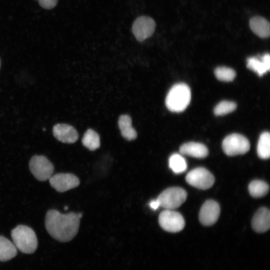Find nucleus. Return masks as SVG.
Returning <instances> with one entry per match:
<instances>
[{
  "instance_id": "obj_15",
  "label": "nucleus",
  "mask_w": 270,
  "mask_h": 270,
  "mask_svg": "<svg viewBox=\"0 0 270 270\" xmlns=\"http://www.w3.org/2000/svg\"><path fill=\"white\" fill-rule=\"evenodd\" d=\"M180 152L182 154L192 156L196 158H204L207 156L208 150L204 144L188 142L182 145Z\"/></svg>"
},
{
  "instance_id": "obj_8",
  "label": "nucleus",
  "mask_w": 270,
  "mask_h": 270,
  "mask_svg": "<svg viewBox=\"0 0 270 270\" xmlns=\"http://www.w3.org/2000/svg\"><path fill=\"white\" fill-rule=\"evenodd\" d=\"M186 182L190 186L201 190L211 188L214 182L212 174L204 168H197L188 173Z\"/></svg>"
},
{
  "instance_id": "obj_2",
  "label": "nucleus",
  "mask_w": 270,
  "mask_h": 270,
  "mask_svg": "<svg viewBox=\"0 0 270 270\" xmlns=\"http://www.w3.org/2000/svg\"><path fill=\"white\" fill-rule=\"evenodd\" d=\"M191 100L189 86L184 83L174 85L168 91L166 98V105L172 112H183L188 106Z\"/></svg>"
},
{
  "instance_id": "obj_1",
  "label": "nucleus",
  "mask_w": 270,
  "mask_h": 270,
  "mask_svg": "<svg viewBox=\"0 0 270 270\" xmlns=\"http://www.w3.org/2000/svg\"><path fill=\"white\" fill-rule=\"evenodd\" d=\"M80 222L78 214L70 212L62 214L56 210L48 211L45 226L48 233L60 242L71 240L77 234Z\"/></svg>"
},
{
  "instance_id": "obj_14",
  "label": "nucleus",
  "mask_w": 270,
  "mask_h": 270,
  "mask_svg": "<svg viewBox=\"0 0 270 270\" xmlns=\"http://www.w3.org/2000/svg\"><path fill=\"white\" fill-rule=\"evenodd\" d=\"M246 66L248 68L262 76L270 70V54H265L260 58L250 57L247 59Z\"/></svg>"
},
{
  "instance_id": "obj_24",
  "label": "nucleus",
  "mask_w": 270,
  "mask_h": 270,
  "mask_svg": "<svg viewBox=\"0 0 270 270\" xmlns=\"http://www.w3.org/2000/svg\"><path fill=\"white\" fill-rule=\"evenodd\" d=\"M236 104L232 101L224 100L218 103L214 108V114L216 116H224L236 110Z\"/></svg>"
},
{
  "instance_id": "obj_23",
  "label": "nucleus",
  "mask_w": 270,
  "mask_h": 270,
  "mask_svg": "<svg viewBox=\"0 0 270 270\" xmlns=\"http://www.w3.org/2000/svg\"><path fill=\"white\" fill-rule=\"evenodd\" d=\"M216 78L220 80L229 82L233 80L236 77L235 71L230 68L219 66L214 70Z\"/></svg>"
},
{
  "instance_id": "obj_27",
  "label": "nucleus",
  "mask_w": 270,
  "mask_h": 270,
  "mask_svg": "<svg viewBox=\"0 0 270 270\" xmlns=\"http://www.w3.org/2000/svg\"><path fill=\"white\" fill-rule=\"evenodd\" d=\"M64 210H68V207H67V206H65V207H64Z\"/></svg>"
},
{
  "instance_id": "obj_4",
  "label": "nucleus",
  "mask_w": 270,
  "mask_h": 270,
  "mask_svg": "<svg viewBox=\"0 0 270 270\" xmlns=\"http://www.w3.org/2000/svg\"><path fill=\"white\" fill-rule=\"evenodd\" d=\"M187 193L180 187L168 188L162 191L157 200L160 206L166 210H174L180 207L186 200Z\"/></svg>"
},
{
  "instance_id": "obj_18",
  "label": "nucleus",
  "mask_w": 270,
  "mask_h": 270,
  "mask_svg": "<svg viewBox=\"0 0 270 270\" xmlns=\"http://www.w3.org/2000/svg\"><path fill=\"white\" fill-rule=\"evenodd\" d=\"M17 254V248L12 242L0 236V262L9 260Z\"/></svg>"
},
{
  "instance_id": "obj_12",
  "label": "nucleus",
  "mask_w": 270,
  "mask_h": 270,
  "mask_svg": "<svg viewBox=\"0 0 270 270\" xmlns=\"http://www.w3.org/2000/svg\"><path fill=\"white\" fill-rule=\"evenodd\" d=\"M52 132L56 138L64 143H74L78 138L77 131L68 124H56L53 128Z\"/></svg>"
},
{
  "instance_id": "obj_10",
  "label": "nucleus",
  "mask_w": 270,
  "mask_h": 270,
  "mask_svg": "<svg viewBox=\"0 0 270 270\" xmlns=\"http://www.w3.org/2000/svg\"><path fill=\"white\" fill-rule=\"evenodd\" d=\"M50 186L60 192L78 186L80 184L78 178L72 174L59 173L52 175L48 180Z\"/></svg>"
},
{
  "instance_id": "obj_9",
  "label": "nucleus",
  "mask_w": 270,
  "mask_h": 270,
  "mask_svg": "<svg viewBox=\"0 0 270 270\" xmlns=\"http://www.w3.org/2000/svg\"><path fill=\"white\" fill-rule=\"evenodd\" d=\"M156 28L154 20L148 16H140L134 21L132 32L136 38L142 42L154 34Z\"/></svg>"
},
{
  "instance_id": "obj_16",
  "label": "nucleus",
  "mask_w": 270,
  "mask_h": 270,
  "mask_svg": "<svg viewBox=\"0 0 270 270\" xmlns=\"http://www.w3.org/2000/svg\"><path fill=\"white\" fill-rule=\"evenodd\" d=\"M250 27L252 32L261 38H267L270 36V26L269 22L265 18L256 16L250 20Z\"/></svg>"
},
{
  "instance_id": "obj_22",
  "label": "nucleus",
  "mask_w": 270,
  "mask_h": 270,
  "mask_svg": "<svg viewBox=\"0 0 270 270\" xmlns=\"http://www.w3.org/2000/svg\"><path fill=\"white\" fill-rule=\"evenodd\" d=\"M170 168L176 174H180L186 170L187 164L185 159L178 154H174L169 158Z\"/></svg>"
},
{
  "instance_id": "obj_13",
  "label": "nucleus",
  "mask_w": 270,
  "mask_h": 270,
  "mask_svg": "<svg viewBox=\"0 0 270 270\" xmlns=\"http://www.w3.org/2000/svg\"><path fill=\"white\" fill-rule=\"evenodd\" d=\"M254 231L262 233L266 232L270 226V212L268 208H261L254 215L252 222Z\"/></svg>"
},
{
  "instance_id": "obj_7",
  "label": "nucleus",
  "mask_w": 270,
  "mask_h": 270,
  "mask_svg": "<svg viewBox=\"0 0 270 270\" xmlns=\"http://www.w3.org/2000/svg\"><path fill=\"white\" fill-rule=\"evenodd\" d=\"M158 222L163 230L170 232H180L185 225L182 216L173 210L166 209L162 212L158 216Z\"/></svg>"
},
{
  "instance_id": "obj_26",
  "label": "nucleus",
  "mask_w": 270,
  "mask_h": 270,
  "mask_svg": "<svg viewBox=\"0 0 270 270\" xmlns=\"http://www.w3.org/2000/svg\"><path fill=\"white\" fill-rule=\"evenodd\" d=\"M150 208L154 210H156L159 206H160L159 202L157 199L152 200L150 202Z\"/></svg>"
},
{
  "instance_id": "obj_25",
  "label": "nucleus",
  "mask_w": 270,
  "mask_h": 270,
  "mask_svg": "<svg viewBox=\"0 0 270 270\" xmlns=\"http://www.w3.org/2000/svg\"><path fill=\"white\" fill-rule=\"evenodd\" d=\"M40 6L45 9H52L54 8L58 0H38Z\"/></svg>"
},
{
  "instance_id": "obj_17",
  "label": "nucleus",
  "mask_w": 270,
  "mask_h": 270,
  "mask_svg": "<svg viewBox=\"0 0 270 270\" xmlns=\"http://www.w3.org/2000/svg\"><path fill=\"white\" fill-rule=\"evenodd\" d=\"M118 126L122 136L128 140H134L137 133L132 126L131 118L126 114L120 116L118 121Z\"/></svg>"
},
{
  "instance_id": "obj_21",
  "label": "nucleus",
  "mask_w": 270,
  "mask_h": 270,
  "mask_svg": "<svg viewBox=\"0 0 270 270\" xmlns=\"http://www.w3.org/2000/svg\"><path fill=\"white\" fill-rule=\"evenodd\" d=\"M82 142L89 150H95L100 146V138L95 131L88 129L84 135Z\"/></svg>"
},
{
  "instance_id": "obj_6",
  "label": "nucleus",
  "mask_w": 270,
  "mask_h": 270,
  "mask_svg": "<svg viewBox=\"0 0 270 270\" xmlns=\"http://www.w3.org/2000/svg\"><path fill=\"white\" fill-rule=\"evenodd\" d=\"M29 168L34 178L40 181L49 180L53 175V164L44 156H34L29 162Z\"/></svg>"
},
{
  "instance_id": "obj_11",
  "label": "nucleus",
  "mask_w": 270,
  "mask_h": 270,
  "mask_svg": "<svg viewBox=\"0 0 270 270\" xmlns=\"http://www.w3.org/2000/svg\"><path fill=\"white\" fill-rule=\"evenodd\" d=\"M220 214L219 204L214 200H208L201 207L199 220L200 223L205 226H212L217 221Z\"/></svg>"
},
{
  "instance_id": "obj_19",
  "label": "nucleus",
  "mask_w": 270,
  "mask_h": 270,
  "mask_svg": "<svg viewBox=\"0 0 270 270\" xmlns=\"http://www.w3.org/2000/svg\"><path fill=\"white\" fill-rule=\"evenodd\" d=\"M257 153L262 159H268L270 156V134L264 132L260 135L257 145Z\"/></svg>"
},
{
  "instance_id": "obj_20",
  "label": "nucleus",
  "mask_w": 270,
  "mask_h": 270,
  "mask_svg": "<svg viewBox=\"0 0 270 270\" xmlns=\"http://www.w3.org/2000/svg\"><path fill=\"white\" fill-rule=\"evenodd\" d=\"M248 189L252 196L258 198L266 196L268 193L269 186L264 181L254 180L249 184Z\"/></svg>"
},
{
  "instance_id": "obj_5",
  "label": "nucleus",
  "mask_w": 270,
  "mask_h": 270,
  "mask_svg": "<svg viewBox=\"0 0 270 270\" xmlns=\"http://www.w3.org/2000/svg\"><path fill=\"white\" fill-rule=\"evenodd\" d=\"M224 153L229 156L243 154L250 148V144L244 136L239 134H232L226 136L222 143Z\"/></svg>"
},
{
  "instance_id": "obj_3",
  "label": "nucleus",
  "mask_w": 270,
  "mask_h": 270,
  "mask_svg": "<svg viewBox=\"0 0 270 270\" xmlns=\"http://www.w3.org/2000/svg\"><path fill=\"white\" fill-rule=\"evenodd\" d=\"M13 243L21 252L30 254L38 247V240L34 230L25 225H18L11 232Z\"/></svg>"
}]
</instances>
